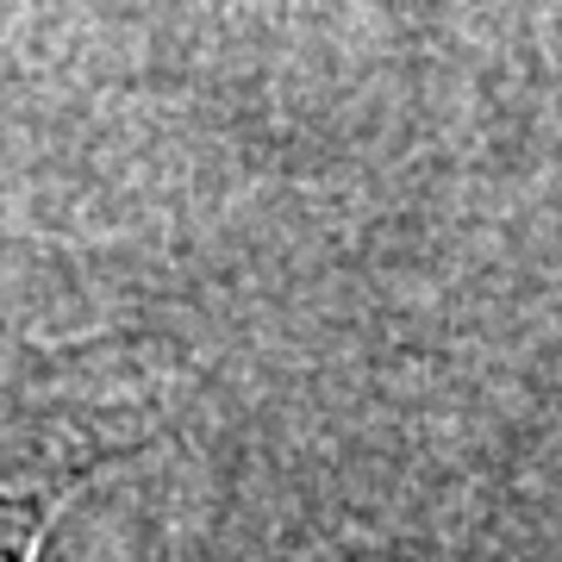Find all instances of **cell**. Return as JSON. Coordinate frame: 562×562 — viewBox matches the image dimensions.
<instances>
[{
	"label": "cell",
	"instance_id": "obj_1",
	"mask_svg": "<svg viewBox=\"0 0 562 562\" xmlns=\"http://www.w3.org/2000/svg\"><path fill=\"white\" fill-rule=\"evenodd\" d=\"M63 357L0 362V562H38L57 506L88 469L120 457L125 438L101 431V401L57 375Z\"/></svg>",
	"mask_w": 562,
	"mask_h": 562
}]
</instances>
